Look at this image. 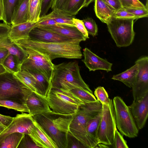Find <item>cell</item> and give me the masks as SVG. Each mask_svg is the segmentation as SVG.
<instances>
[{"mask_svg": "<svg viewBox=\"0 0 148 148\" xmlns=\"http://www.w3.org/2000/svg\"><path fill=\"white\" fill-rule=\"evenodd\" d=\"M17 148H34L39 147L36 145L28 134H24Z\"/></svg>", "mask_w": 148, "mask_h": 148, "instance_id": "cell-39", "label": "cell"}, {"mask_svg": "<svg viewBox=\"0 0 148 148\" xmlns=\"http://www.w3.org/2000/svg\"><path fill=\"white\" fill-rule=\"evenodd\" d=\"M138 71V64L135 63L134 65L124 71L114 75L112 79L121 81L127 86L131 88L136 79Z\"/></svg>", "mask_w": 148, "mask_h": 148, "instance_id": "cell-23", "label": "cell"}, {"mask_svg": "<svg viewBox=\"0 0 148 148\" xmlns=\"http://www.w3.org/2000/svg\"><path fill=\"white\" fill-rule=\"evenodd\" d=\"M94 95L102 105H108L110 102L111 99L109 98L108 95L103 87L99 86L94 91Z\"/></svg>", "mask_w": 148, "mask_h": 148, "instance_id": "cell-35", "label": "cell"}, {"mask_svg": "<svg viewBox=\"0 0 148 148\" xmlns=\"http://www.w3.org/2000/svg\"><path fill=\"white\" fill-rule=\"evenodd\" d=\"M38 27L56 33L61 36L82 41L87 38L75 27L58 24L53 25L40 26Z\"/></svg>", "mask_w": 148, "mask_h": 148, "instance_id": "cell-19", "label": "cell"}, {"mask_svg": "<svg viewBox=\"0 0 148 148\" xmlns=\"http://www.w3.org/2000/svg\"><path fill=\"white\" fill-rule=\"evenodd\" d=\"M11 27L10 25L0 23V48H5L8 51L9 54L15 55L21 64L28 55L24 49L10 38L9 34Z\"/></svg>", "mask_w": 148, "mask_h": 148, "instance_id": "cell-12", "label": "cell"}, {"mask_svg": "<svg viewBox=\"0 0 148 148\" xmlns=\"http://www.w3.org/2000/svg\"><path fill=\"white\" fill-rule=\"evenodd\" d=\"M112 145L113 146V147L115 148H129L126 141L117 129L115 131L114 138Z\"/></svg>", "mask_w": 148, "mask_h": 148, "instance_id": "cell-38", "label": "cell"}, {"mask_svg": "<svg viewBox=\"0 0 148 148\" xmlns=\"http://www.w3.org/2000/svg\"><path fill=\"white\" fill-rule=\"evenodd\" d=\"M38 26H43L56 25L58 24L51 18L49 14L40 17L38 21Z\"/></svg>", "mask_w": 148, "mask_h": 148, "instance_id": "cell-41", "label": "cell"}, {"mask_svg": "<svg viewBox=\"0 0 148 148\" xmlns=\"http://www.w3.org/2000/svg\"><path fill=\"white\" fill-rule=\"evenodd\" d=\"M103 0L115 11L123 8L120 0Z\"/></svg>", "mask_w": 148, "mask_h": 148, "instance_id": "cell-45", "label": "cell"}, {"mask_svg": "<svg viewBox=\"0 0 148 148\" xmlns=\"http://www.w3.org/2000/svg\"><path fill=\"white\" fill-rule=\"evenodd\" d=\"M124 8L126 11L134 15L136 19L148 17V10L146 9L135 7Z\"/></svg>", "mask_w": 148, "mask_h": 148, "instance_id": "cell-37", "label": "cell"}, {"mask_svg": "<svg viewBox=\"0 0 148 148\" xmlns=\"http://www.w3.org/2000/svg\"><path fill=\"white\" fill-rule=\"evenodd\" d=\"M23 49L28 56L22 63L20 71L28 70L36 71L43 75L51 82L54 66L51 61L33 49Z\"/></svg>", "mask_w": 148, "mask_h": 148, "instance_id": "cell-10", "label": "cell"}, {"mask_svg": "<svg viewBox=\"0 0 148 148\" xmlns=\"http://www.w3.org/2000/svg\"><path fill=\"white\" fill-rule=\"evenodd\" d=\"M6 70L3 65L0 63V74L5 72Z\"/></svg>", "mask_w": 148, "mask_h": 148, "instance_id": "cell-54", "label": "cell"}, {"mask_svg": "<svg viewBox=\"0 0 148 148\" xmlns=\"http://www.w3.org/2000/svg\"><path fill=\"white\" fill-rule=\"evenodd\" d=\"M42 0H28V21L37 22L41 11Z\"/></svg>", "mask_w": 148, "mask_h": 148, "instance_id": "cell-28", "label": "cell"}, {"mask_svg": "<svg viewBox=\"0 0 148 148\" xmlns=\"http://www.w3.org/2000/svg\"><path fill=\"white\" fill-rule=\"evenodd\" d=\"M9 54L8 51L5 48H0V63L3 65V61Z\"/></svg>", "mask_w": 148, "mask_h": 148, "instance_id": "cell-48", "label": "cell"}, {"mask_svg": "<svg viewBox=\"0 0 148 148\" xmlns=\"http://www.w3.org/2000/svg\"><path fill=\"white\" fill-rule=\"evenodd\" d=\"M19 0H4V23H11L12 16Z\"/></svg>", "mask_w": 148, "mask_h": 148, "instance_id": "cell-31", "label": "cell"}, {"mask_svg": "<svg viewBox=\"0 0 148 148\" xmlns=\"http://www.w3.org/2000/svg\"><path fill=\"white\" fill-rule=\"evenodd\" d=\"M102 104L98 100L81 104L73 116L69 127V133L89 148L86 136L88 121L94 117L102 109Z\"/></svg>", "mask_w": 148, "mask_h": 148, "instance_id": "cell-4", "label": "cell"}, {"mask_svg": "<svg viewBox=\"0 0 148 148\" xmlns=\"http://www.w3.org/2000/svg\"><path fill=\"white\" fill-rule=\"evenodd\" d=\"M86 148L76 138L68 133L67 148Z\"/></svg>", "mask_w": 148, "mask_h": 148, "instance_id": "cell-40", "label": "cell"}, {"mask_svg": "<svg viewBox=\"0 0 148 148\" xmlns=\"http://www.w3.org/2000/svg\"><path fill=\"white\" fill-rule=\"evenodd\" d=\"M29 12L28 0H19L12 16V26L28 21Z\"/></svg>", "mask_w": 148, "mask_h": 148, "instance_id": "cell-22", "label": "cell"}, {"mask_svg": "<svg viewBox=\"0 0 148 148\" xmlns=\"http://www.w3.org/2000/svg\"><path fill=\"white\" fill-rule=\"evenodd\" d=\"M95 1L94 10L96 16L102 22L107 24L115 11L103 0Z\"/></svg>", "mask_w": 148, "mask_h": 148, "instance_id": "cell-24", "label": "cell"}, {"mask_svg": "<svg viewBox=\"0 0 148 148\" xmlns=\"http://www.w3.org/2000/svg\"><path fill=\"white\" fill-rule=\"evenodd\" d=\"M134 20L112 17L106 24L108 31L117 47H126L132 43L135 35Z\"/></svg>", "mask_w": 148, "mask_h": 148, "instance_id": "cell-8", "label": "cell"}, {"mask_svg": "<svg viewBox=\"0 0 148 148\" xmlns=\"http://www.w3.org/2000/svg\"><path fill=\"white\" fill-rule=\"evenodd\" d=\"M13 119V117L0 114V123L6 127L11 123Z\"/></svg>", "mask_w": 148, "mask_h": 148, "instance_id": "cell-46", "label": "cell"}, {"mask_svg": "<svg viewBox=\"0 0 148 148\" xmlns=\"http://www.w3.org/2000/svg\"><path fill=\"white\" fill-rule=\"evenodd\" d=\"M51 84V88L63 90L79 88L93 94L82 77L76 61L54 64Z\"/></svg>", "mask_w": 148, "mask_h": 148, "instance_id": "cell-3", "label": "cell"}, {"mask_svg": "<svg viewBox=\"0 0 148 148\" xmlns=\"http://www.w3.org/2000/svg\"><path fill=\"white\" fill-rule=\"evenodd\" d=\"M148 0H146V5H145V6L147 9H148Z\"/></svg>", "mask_w": 148, "mask_h": 148, "instance_id": "cell-56", "label": "cell"}, {"mask_svg": "<svg viewBox=\"0 0 148 148\" xmlns=\"http://www.w3.org/2000/svg\"><path fill=\"white\" fill-rule=\"evenodd\" d=\"M29 39L44 42H62L73 40L54 32L42 29L37 27L32 29L29 35Z\"/></svg>", "mask_w": 148, "mask_h": 148, "instance_id": "cell-18", "label": "cell"}, {"mask_svg": "<svg viewBox=\"0 0 148 148\" xmlns=\"http://www.w3.org/2000/svg\"><path fill=\"white\" fill-rule=\"evenodd\" d=\"M138 130L145 126L148 116V93L134 99L128 106Z\"/></svg>", "mask_w": 148, "mask_h": 148, "instance_id": "cell-14", "label": "cell"}, {"mask_svg": "<svg viewBox=\"0 0 148 148\" xmlns=\"http://www.w3.org/2000/svg\"><path fill=\"white\" fill-rule=\"evenodd\" d=\"M88 34L93 36H96L98 27L95 21L91 18H87L82 20Z\"/></svg>", "mask_w": 148, "mask_h": 148, "instance_id": "cell-36", "label": "cell"}, {"mask_svg": "<svg viewBox=\"0 0 148 148\" xmlns=\"http://www.w3.org/2000/svg\"><path fill=\"white\" fill-rule=\"evenodd\" d=\"M46 98L52 111L62 114H74L79 106L84 103L70 91L52 88Z\"/></svg>", "mask_w": 148, "mask_h": 148, "instance_id": "cell-5", "label": "cell"}, {"mask_svg": "<svg viewBox=\"0 0 148 148\" xmlns=\"http://www.w3.org/2000/svg\"><path fill=\"white\" fill-rule=\"evenodd\" d=\"M112 17L121 18H133L136 19L135 16L133 14L128 12L123 8L114 13Z\"/></svg>", "mask_w": 148, "mask_h": 148, "instance_id": "cell-42", "label": "cell"}, {"mask_svg": "<svg viewBox=\"0 0 148 148\" xmlns=\"http://www.w3.org/2000/svg\"><path fill=\"white\" fill-rule=\"evenodd\" d=\"M120 1L122 6L124 8L135 7L132 0H120Z\"/></svg>", "mask_w": 148, "mask_h": 148, "instance_id": "cell-49", "label": "cell"}, {"mask_svg": "<svg viewBox=\"0 0 148 148\" xmlns=\"http://www.w3.org/2000/svg\"><path fill=\"white\" fill-rule=\"evenodd\" d=\"M65 0H53L51 9L62 10L63 5Z\"/></svg>", "mask_w": 148, "mask_h": 148, "instance_id": "cell-47", "label": "cell"}, {"mask_svg": "<svg viewBox=\"0 0 148 148\" xmlns=\"http://www.w3.org/2000/svg\"><path fill=\"white\" fill-rule=\"evenodd\" d=\"M116 129L114 110L112 100L111 99L108 105H102L101 118L97 132L99 143L112 145Z\"/></svg>", "mask_w": 148, "mask_h": 148, "instance_id": "cell-9", "label": "cell"}, {"mask_svg": "<svg viewBox=\"0 0 148 148\" xmlns=\"http://www.w3.org/2000/svg\"><path fill=\"white\" fill-rule=\"evenodd\" d=\"M49 14L51 18L59 24L74 27L73 22V19L75 18L74 16L58 9L52 10Z\"/></svg>", "mask_w": 148, "mask_h": 148, "instance_id": "cell-26", "label": "cell"}, {"mask_svg": "<svg viewBox=\"0 0 148 148\" xmlns=\"http://www.w3.org/2000/svg\"><path fill=\"white\" fill-rule=\"evenodd\" d=\"M135 63L139 66V71L132 87L134 99L142 97L148 93V57L142 56Z\"/></svg>", "mask_w": 148, "mask_h": 148, "instance_id": "cell-11", "label": "cell"}, {"mask_svg": "<svg viewBox=\"0 0 148 148\" xmlns=\"http://www.w3.org/2000/svg\"><path fill=\"white\" fill-rule=\"evenodd\" d=\"M85 0H65L61 10L73 16L82 8Z\"/></svg>", "mask_w": 148, "mask_h": 148, "instance_id": "cell-30", "label": "cell"}, {"mask_svg": "<svg viewBox=\"0 0 148 148\" xmlns=\"http://www.w3.org/2000/svg\"><path fill=\"white\" fill-rule=\"evenodd\" d=\"M24 134L14 132L0 138V148H17Z\"/></svg>", "mask_w": 148, "mask_h": 148, "instance_id": "cell-27", "label": "cell"}, {"mask_svg": "<svg viewBox=\"0 0 148 148\" xmlns=\"http://www.w3.org/2000/svg\"><path fill=\"white\" fill-rule=\"evenodd\" d=\"M0 106L13 109L22 113H29V110L25 104L10 99H0Z\"/></svg>", "mask_w": 148, "mask_h": 148, "instance_id": "cell-33", "label": "cell"}, {"mask_svg": "<svg viewBox=\"0 0 148 148\" xmlns=\"http://www.w3.org/2000/svg\"><path fill=\"white\" fill-rule=\"evenodd\" d=\"M23 48H29L47 58L50 60L59 58L80 59L82 57L80 41L73 39L62 42H44L29 39L15 41Z\"/></svg>", "mask_w": 148, "mask_h": 148, "instance_id": "cell-1", "label": "cell"}, {"mask_svg": "<svg viewBox=\"0 0 148 148\" xmlns=\"http://www.w3.org/2000/svg\"><path fill=\"white\" fill-rule=\"evenodd\" d=\"M101 111L94 117L89 120L86 124V136L89 148H95L99 144L97 132L101 118Z\"/></svg>", "mask_w": 148, "mask_h": 148, "instance_id": "cell-21", "label": "cell"}, {"mask_svg": "<svg viewBox=\"0 0 148 148\" xmlns=\"http://www.w3.org/2000/svg\"><path fill=\"white\" fill-rule=\"evenodd\" d=\"M4 15V0H0V20H3Z\"/></svg>", "mask_w": 148, "mask_h": 148, "instance_id": "cell-50", "label": "cell"}, {"mask_svg": "<svg viewBox=\"0 0 148 148\" xmlns=\"http://www.w3.org/2000/svg\"><path fill=\"white\" fill-rule=\"evenodd\" d=\"M33 121L32 116L29 113L22 112L17 114L11 123L0 134V138L14 132L28 134L33 125Z\"/></svg>", "mask_w": 148, "mask_h": 148, "instance_id": "cell-13", "label": "cell"}, {"mask_svg": "<svg viewBox=\"0 0 148 148\" xmlns=\"http://www.w3.org/2000/svg\"><path fill=\"white\" fill-rule=\"evenodd\" d=\"M6 127L0 123V134Z\"/></svg>", "mask_w": 148, "mask_h": 148, "instance_id": "cell-55", "label": "cell"}, {"mask_svg": "<svg viewBox=\"0 0 148 148\" xmlns=\"http://www.w3.org/2000/svg\"><path fill=\"white\" fill-rule=\"evenodd\" d=\"M38 25V22L27 21L16 25L11 26L10 36L14 41L21 39H28L30 31Z\"/></svg>", "mask_w": 148, "mask_h": 148, "instance_id": "cell-20", "label": "cell"}, {"mask_svg": "<svg viewBox=\"0 0 148 148\" xmlns=\"http://www.w3.org/2000/svg\"><path fill=\"white\" fill-rule=\"evenodd\" d=\"M25 104L32 116L52 111L46 97L35 92L32 91L28 96Z\"/></svg>", "mask_w": 148, "mask_h": 148, "instance_id": "cell-17", "label": "cell"}, {"mask_svg": "<svg viewBox=\"0 0 148 148\" xmlns=\"http://www.w3.org/2000/svg\"><path fill=\"white\" fill-rule=\"evenodd\" d=\"M84 103L95 101L97 100L93 94L79 88H76L70 90Z\"/></svg>", "mask_w": 148, "mask_h": 148, "instance_id": "cell-34", "label": "cell"}, {"mask_svg": "<svg viewBox=\"0 0 148 148\" xmlns=\"http://www.w3.org/2000/svg\"><path fill=\"white\" fill-rule=\"evenodd\" d=\"M112 103L116 127L119 132L122 135L130 138L137 137L139 130L129 107L118 96L114 97Z\"/></svg>", "mask_w": 148, "mask_h": 148, "instance_id": "cell-7", "label": "cell"}, {"mask_svg": "<svg viewBox=\"0 0 148 148\" xmlns=\"http://www.w3.org/2000/svg\"><path fill=\"white\" fill-rule=\"evenodd\" d=\"M53 0H42L40 17L47 14L51 8Z\"/></svg>", "mask_w": 148, "mask_h": 148, "instance_id": "cell-44", "label": "cell"}, {"mask_svg": "<svg viewBox=\"0 0 148 148\" xmlns=\"http://www.w3.org/2000/svg\"><path fill=\"white\" fill-rule=\"evenodd\" d=\"M28 135L39 148H58L42 127L34 119Z\"/></svg>", "mask_w": 148, "mask_h": 148, "instance_id": "cell-16", "label": "cell"}, {"mask_svg": "<svg viewBox=\"0 0 148 148\" xmlns=\"http://www.w3.org/2000/svg\"><path fill=\"white\" fill-rule=\"evenodd\" d=\"M75 113L62 114L51 111L32 116L54 141L58 148H67L69 127Z\"/></svg>", "mask_w": 148, "mask_h": 148, "instance_id": "cell-2", "label": "cell"}, {"mask_svg": "<svg viewBox=\"0 0 148 148\" xmlns=\"http://www.w3.org/2000/svg\"><path fill=\"white\" fill-rule=\"evenodd\" d=\"M83 51L84 58L82 61L90 71L102 70L108 72L112 71V64L107 60L100 58L87 48Z\"/></svg>", "mask_w": 148, "mask_h": 148, "instance_id": "cell-15", "label": "cell"}, {"mask_svg": "<svg viewBox=\"0 0 148 148\" xmlns=\"http://www.w3.org/2000/svg\"><path fill=\"white\" fill-rule=\"evenodd\" d=\"M32 92L13 73L6 71L0 74V99H10L25 104Z\"/></svg>", "mask_w": 148, "mask_h": 148, "instance_id": "cell-6", "label": "cell"}, {"mask_svg": "<svg viewBox=\"0 0 148 148\" xmlns=\"http://www.w3.org/2000/svg\"><path fill=\"white\" fill-rule=\"evenodd\" d=\"M16 77L32 91L37 93L35 80L33 76L25 70L13 73Z\"/></svg>", "mask_w": 148, "mask_h": 148, "instance_id": "cell-29", "label": "cell"}, {"mask_svg": "<svg viewBox=\"0 0 148 148\" xmlns=\"http://www.w3.org/2000/svg\"><path fill=\"white\" fill-rule=\"evenodd\" d=\"M73 25L87 39L89 38L88 34L82 20L74 18L73 19Z\"/></svg>", "mask_w": 148, "mask_h": 148, "instance_id": "cell-43", "label": "cell"}, {"mask_svg": "<svg viewBox=\"0 0 148 148\" xmlns=\"http://www.w3.org/2000/svg\"><path fill=\"white\" fill-rule=\"evenodd\" d=\"M24 70L30 73L34 78L37 93L46 97L51 88V82L42 74L36 71L28 70Z\"/></svg>", "mask_w": 148, "mask_h": 148, "instance_id": "cell-25", "label": "cell"}, {"mask_svg": "<svg viewBox=\"0 0 148 148\" xmlns=\"http://www.w3.org/2000/svg\"><path fill=\"white\" fill-rule=\"evenodd\" d=\"M135 6L136 7L146 9L145 6L139 0H132ZM148 10V9H147Z\"/></svg>", "mask_w": 148, "mask_h": 148, "instance_id": "cell-51", "label": "cell"}, {"mask_svg": "<svg viewBox=\"0 0 148 148\" xmlns=\"http://www.w3.org/2000/svg\"><path fill=\"white\" fill-rule=\"evenodd\" d=\"M3 65L6 71L13 73L21 71V64L18 58L12 54H8L4 60Z\"/></svg>", "mask_w": 148, "mask_h": 148, "instance_id": "cell-32", "label": "cell"}, {"mask_svg": "<svg viewBox=\"0 0 148 148\" xmlns=\"http://www.w3.org/2000/svg\"><path fill=\"white\" fill-rule=\"evenodd\" d=\"M108 145L103 144L102 143H99L97 145L95 148H108L109 147Z\"/></svg>", "mask_w": 148, "mask_h": 148, "instance_id": "cell-53", "label": "cell"}, {"mask_svg": "<svg viewBox=\"0 0 148 148\" xmlns=\"http://www.w3.org/2000/svg\"><path fill=\"white\" fill-rule=\"evenodd\" d=\"M95 0H85L82 6V8L85 7H87L91 2Z\"/></svg>", "mask_w": 148, "mask_h": 148, "instance_id": "cell-52", "label": "cell"}]
</instances>
